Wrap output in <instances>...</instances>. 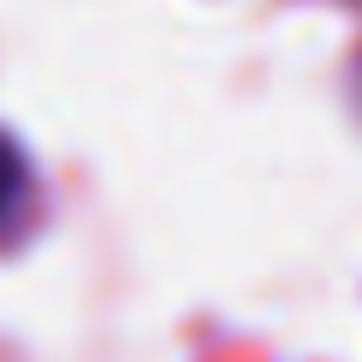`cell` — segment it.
<instances>
[{"label":"cell","mask_w":362,"mask_h":362,"mask_svg":"<svg viewBox=\"0 0 362 362\" xmlns=\"http://www.w3.org/2000/svg\"><path fill=\"white\" fill-rule=\"evenodd\" d=\"M30 206V163L6 133H0V235L18 223V211Z\"/></svg>","instance_id":"1"}]
</instances>
